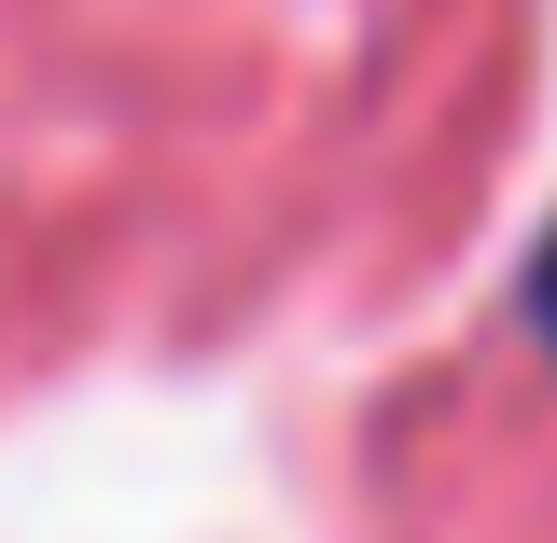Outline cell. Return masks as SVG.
I'll return each mask as SVG.
<instances>
[{"label": "cell", "mask_w": 557, "mask_h": 543, "mask_svg": "<svg viewBox=\"0 0 557 543\" xmlns=\"http://www.w3.org/2000/svg\"><path fill=\"white\" fill-rule=\"evenodd\" d=\"M544 307H557V266H544Z\"/></svg>", "instance_id": "cell-1"}]
</instances>
